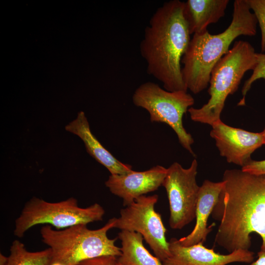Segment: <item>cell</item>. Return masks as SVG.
<instances>
[{
	"mask_svg": "<svg viewBox=\"0 0 265 265\" xmlns=\"http://www.w3.org/2000/svg\"><path fill=\"white\" fill-rule=\"evenodd\" d=\"M254 47L247 41H236L231 49L218 61L211 74L208 102L198 108L188 109L191 119L211 126L221 120L227 97L238 89L242 79L257 64Z\"/></svg>",
	"mask_w": 265,
	"mask_h": 265,
	"instance_id": "5b68a950",
	"label": "cell"
},
{
	"mask_svg": "<svg viewBox=\"0 0 265 265\" xmlns=\"http://www.w3.org/2000/svg\"><path fill=\"white\" fill-rule=\"evenodd\" d=\"M257 255V259L251 263L250 265H265V248H261Z\"/></svg>",
	"mask_w": 265,
	"mask_h": 265,
	"instance_id": "7402d4cb",
	"label": "cell"
},
{
	"mask_svg": "<svg viewBox=\"0 0 265 265\" xmlns=\"http://www.w3.org/2000/svg\"><path fill=\"white\" fill-rule=\"evenodd\" d=\"M241 169L252 174L265 175V159L258 161L251 159Z\"/></svg>",
	"mask_w": 265,
	"mask_h": 265,
	"instance_id": "ffe728a7",
	"label": "cell"
},
{
	"mask_svg": "<svg viewBox=\"0 0 265 265\" xmlns=\"http://www.w3.org/2000/svg\"><path fill=\"white\" fill-rule=\"evenodd\" d=\"M263 137V140H264V145H265V128L263 132H262Z\"/></svg>",
	"mask_w": 265,
	"mask_h": 265,
	"instance_id": "cb8c5ba5",
	"label": "cell"
},
{
	"mask_svg": "<svg viewBox=\"0 0 265 265\" xmlns=\"http://www.w3.org/2000/svg\"><path fill=\"white\" fill-rule=\"evenodd\" d=\"M134 105L146 109L152 122L164 123L176 133L180 144L192 155L194 139L185 130L183 124L184 115L193 105L194 100L187 91L170 92L158 84L146 82L134 91Z\"/></svg>",
	"mask_w": 265,
	"mask_h": 265,
	"instance_id": "52a82bcc",
	"label": "cell"
},
{
	"mask_svg": "<svg viewBox=\"0 0 265 265\" xmlns=\"http://www.w3.org/2000/svg\"><path fill=\"white\" fill-rule=\"evenodd\" d=\"M211 136L221 156L227 161L242 167L252 154L264 145L262 132H253L228 126L221 120L212 126Z\"/></svg>",
	"mask_w": 265,
	"mask_h": 265,
	"instance_id": "30bf717a",
	"label": "cell"
},
{
	"mask_svg": "<svg viewBox=\"0 0 265 265\" xmlns=\"http://www.w3.org/2000/svg\"><path fill=\"white\" fill-rule=\"evenodd\" d=\"M65 129L79 137L83 141L87 153L105 166L111 175L125 174L132 170L131 165L118 160L103 146L91 132L84 112H79L76 118L65 126Z\"/></svg>",
	"mask_w": 265,
	"mask_h": 265,
	"instance_id": "4fadbf2b",
	"label": "cell"
},
{
	"mask_svg": "<svg viewBox=\"0 0 265 265\" xmlns=\"http://www.w3.org/2000/svg\"><path fill=\"white\" fill-rule=\"evenodd\" d=\"M228 0H187L184 2L183 14L190 34L207 31L208 26L217 23L225 15Z\"/></svg>",
	"mask_w": 265,
	"mask_h": 265,
	"instance_id": "9a60e30c",
	"label": "cell"
},
{
	"mask_svg": "<svg viewBox=\"0 0 265 265\" xmlns=\"http://www.w3.org/2000/svg\"><path fill=\"white\" fill-rule=\"evenodd\" d=\"M233 7L229 26L217 34H211L208 30L193 34L182 58L183 80L187 90L193 94L199 93L208 87L212 69L228 52L236 38L256 34L258 21L246 0H235Z\"/></svg>",
	"mask_w": 265,
	"mask_h": 265,
	"instance_id": "3957f363",
	"label": "cell"
},
{
	"mask_svg": "<svg viewBox=\"0 0 265 265\" xmlns=\"http://www.w3.org/2000/svg\"><path fill=\"white\" fill-rule=\"evenodd\" d=\"M52 252L49 248L43 250L28 251L19 240H14L10 248L6 265H51Z\"/></svg>",
	"mask_w": 265,
	"mask_h": 265,
	"instance_id": "e0dca14e",
	"label": "cell"
},
{
	"mask_svg": "<svg viewBox=\"0 0 265 265\" xmlns=\"http://www.w3.org/2000/svg\"><path fill=\"white\" fill-rule=\"evenodd\" d=\"M197 167V161L194 159L187 168L177 162L167 168L162 186L168 199L169 224L173 229H181L195 218L200 189L196 182Z\"/></svg>",
	"mask_w": 265,
	"mask_h": 265,
	"instance_id": "9c48e42d",
	"label": "cell"
},
{
	"mask_svg": "<svg viewBox=\"0 0 265 265\" xmlns=\"http://www.w3.org/2000/svg\"><path fill=\"white\" fill-rule=\"evenodd\" d=\"M115 218L110 219L102 227L91 230L86 224H78L57 230L46 225L40 229L43 242L52 252L51 265H77L88 259L103 256L121 254L115 244L116 238L108 237L114 228Z\"/></svg>",
	"mask_w": 265,
	"mask_h": 265,
	"instance_id": "277c9868",
	"label": "cell"
},
{
	"mask_svg": "<svg viewBox=\"0 0 265 265\" xmlns=\"http://www.w3.org/2000/svg\"><path fill=\"white\" fill-rule=\"evenodd\" d=\"M157 194L143 195L121 209L114 228L141 234L155 256L162 262L170 255L166 229L159 213L155 210Z\"/></svg>",
	"mask_w": 265,
	"mask_h": 265,
	"instance_id": "ba28073f",
	"label": "cell"
},
{
	"mask_svg": "<svg viewBox=\"0 0 265 265\" xmlns=\"http://www.w3.org/2000/svg\"><path fill=\"white\" fill-rule=\"evenodd\" d=\"M121 240V254L117 258L122 265H163L156 256L145 248L144 239L139 233L122 230L118 235Z\"/></svg>",
	"mask_w": 265,
	"mask_h": 265,
	"instance_id": "2e32d148",
	"label": "cell"
},
{
	"mask_svg": "<svg viewBox=\"0 0 265 265\" xmlns=\"http://www.w3.org/2000/svg\"><path fill=\"white\" fill-rule=\"evenodd\" d=\"M169 243L170 256L162 263L163 265H227L233 263H252L254 253L249 250H237L228 254L215 252L203 243L189 246L181 245L179 239L171 238Z\"/></svg>",
	"mask_w": 265,
	"mask_h": 265,
	"instance_id": "8fae6325",
	"label": "cell"
},
{
	"mask_svg": "<svg viewBox=\"0 0 265 265\" xmlns=\"http://www.w3.org/2000/svg\"><path fill=\"white\" fill-rule=\"evenodd\" d=\"M117 265H122L119 264L118 263H117Z\"/></svg>",
	"mask_w": 265,
	"mask_h": 265,
	"instance_id": "d4e9b609",
	"label": "cell"
},
{
	"mask_svg": "<svg viewBox=\"0 0 265 265\" xmlns=\"http://www.w3.org/2000/svg\"><path fill=\"white\" fill-rule=\"evenodd\" d=\"M104 208L98 203L82 208L77 199L70 197L57 202H50L33 197L24 206L15 222L14 235L23 237L32 227L47 224L58 230L78 224H86L103 220Z\"/></svg>",
	"mask_w": 265,
	"mask_h": 265,
	"instance_id": "8992f818",
	"label": "cell"
},
{
	"mask_svg": "<svg viewBox=\"0 0 265 265\" xmlns=\"http://www.w3.org/2000/svg\"><path fill=\"white\" fill-rule=\"evenodd\" d=\"M183 8L179 0L164 2L152 16L140 44L147 73L170 92L187 91L181 63L191 39Z\"/></svg>",
	"mask_w": 265,
	"mask_h": 265,
	"instance_id": "7a4b0ae2",
	"label": "cell"
},
{
	"mask_svg": "<svg viewBox=\"0 0 265 265\" xmlns=\"http://www.w3.org/2000/svg\"><path fill=\"white\" fill-rule=\"evenodd\" d=\"M223 184V181L213 182L205 180L200 186L196 207V223L193 229L188 235L179 239L181 245L189 246L206 241L209 234L212 230V227L207 225L208 220Z\"/></svg>",
	"mask_w": 265,
	"mask_h": 265,
	"instance_id": "5bb4252c",
	"label": "cell"
},
{
	"mask_svg": "<svg viewBox=\"0 0 265 265\" xmlns=\"http://www.w3.org/2000/svg\"><path fill=\"white\" fill-rule=\"evenodd\" d=\"M256 56L257 64L253 70L252 75L243 84L241 90L242 98L238 104V106H243L245 105V96L255 81L261 79L265 80V53H257Z\"/></svg>",
	"mask_w": 265,
	"mask_h": 265,
	"instance_id": "ac0fdd59",
	"label": "cell"
},
{
	"mask_svg": "<svg viewBox=\"0 0 265 265\" xmlns=\"http://www.w3.org/2000/svg\"><path fill=\"white\" fill-rule=\"evenodd\" d=\"M167 170L164 167L157 165L145 171L132 170L125 174L110 175L105 185L111 193L122 199L126 207L140 196L162 186Z\"/></svg>",
	"mask_w": 265,
	"mask_h": 265,
	"instance_id": "7c38bea8",
	"label": "cell"
},
{
	"mask_svg": "<svg viewBox=\"0 0 265 265\" xmlns=\"http://www.w3.org/2000/svg\"><path fill=\"white\" fill-rule=\"evenodd\" d=\"M117 257L103 256L82 261L77 265H117Z\"/></svg>",
	"mask_w": 265,
	"mask_h": 265,
	"instance_id": "44dd1931",
	"label": "cell"
},
{
	"mask_svg": "<svg viewBox=\"0 0 265 265\" xmlns=\"http://www.w3.org/2000/svg\"><path fill=\"white\" fill-rule=\"evenodd\" d=\"M253 11L261 31L262 52L265 51V0H246Z\"/></svg>",
	"mask_w": 265,
	"mask_h": 265,
	"instance_id": "d6986e66",
	"label": "cell"
},
{
	"mask_svg": "<svg viewBox=\"0 0 265 265\" xmlns=\"http://www.w3.org/2000/svg\"><path fill=\"white\" fill-rule=\"evenodd\" d=\"M7 257L0 254V265H6Z\"/></svg>",
	"mask_w": 265,
	"mask_h": 265,
	"instance_id": "603a6c76",
	"label": "cell"
},
{
	"mask_svg": "<svg viewBox=\"0 0 265 265\" xmlns=\"http://www.w3.org/2000/svg\"><path fill=\"white\" fill-rule=\"evenodd\" d=\"M211 216L220 222L215 243L229 253L249 250L251 235L260 236L265 248V175L227 169Z\"/></svg>",
	"mask_w": 265,
	"mask_h": 265,
	"instance_id": "6da1fadb",
	"label": "cell"
}]
</instances>
